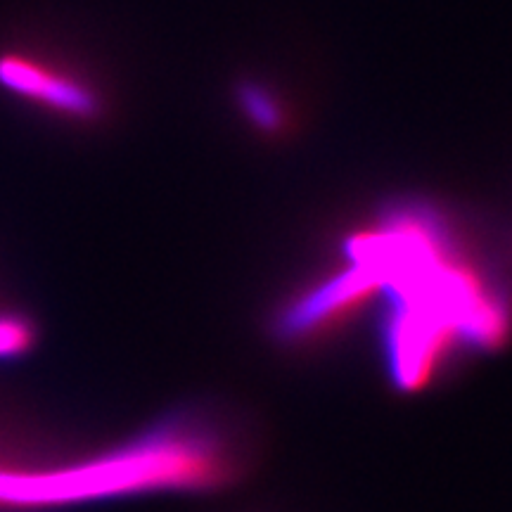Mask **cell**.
<instances>
[{
    "instance_id": "6da1fadb",
    "label": "cell",
    "mask_w": 512,
    "mask_h": 512,
    "mask_svg": "<svg viewBox=\"0 0 512 512\" xmlns=\"http://www.w3.org/2000/svg\"><path fill=\"white\" fill-rule=\"evenodd\" d=\"M373 264L389 302V366L403 387L434 373L446 351L491 347L508 332V309L460 259L432 209L406 207L347 242Z\"/></svg>"
},
{
    "instance_id": "7a4b0ae2",
    "label": "cell",
    "mask_w": 512,
    "mask_h": 512,
    "mask_svg": "<svg viewBox=\"0 0 512 512\" xmlns=\"http://www.w3.org/2000/svg\"><path fill=\"white\" fill-rule=\"evenodd\" d=\"M233 475V453L192 418H171L117 451L53 472H3V505H53L159 489H211Z\"/></svg>"
},
{
    "instance_id": "277c9868",
    "label": "cell",
    "mask_w": 512,
    "mask_h": 512,
    "mask_svg": "<svg viewBox=\"0 0 512 512\" xmlns=\"http://www.w3.org/2000/svg\"><path fill=\"white\" fill-rule=\"evenodd\" d=\"M242 107L249 114V119L254 121L256 126L266 128V131H278L283 126V114H280L278 102H275L271 95L256 86H247L240 95Z\"/></svg>"
},
{
    "instance_id": "5b68a950",
    "label": "cell",
    "mask_w": 512,
    "mask_h": 512,
    "mask_svg": "<svg viewBox=\"0 0 512 512\" xmlns=\"http://www.w3.org/2000/svg\"><path fill=\"white\" fill-rule=\"evenodd\" d=\"M31 328L19 318H0V358L17 356L29 347Z\"/></svg>"
},
{
    "instance_id": "3957f363",
    "label": "cell",
    "mask_w": 512,
    "mask_h": 512,
    "mask_svg": "<svg viewBox=\"0 0 512 512\" xmlns=\"http://www.w3.org/2000/svg\"><path fill=\"white\" fill-rule=\"evenodd\" d=\"M0 88L69 119L91 121L102 112L88 83L24 53H0Z\"/></svg>"
}]
</instances>
